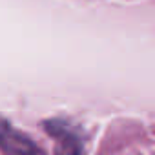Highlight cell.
I'll list each match as a JSON object with an SVG mask.
<instances>
[{
	"instance_id": "1",
	"label": "cell",
	"mask_w": 155,
	"mask_h": 155,
	"mask_svg": "<svg viewBox=\"0 0 155 155\" xmlns=\"http://www.w3.org/2000/svg\"><path fill=\"white\" fill-rule=\"evenodd\" d=\"M0 148L9 155H42L40 150L8 122H0Z\"/></svg>"
}]
</instances>
